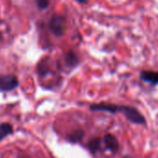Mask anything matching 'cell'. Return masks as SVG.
I'll list each match as a JSON object with an SVG mask.
<instances>
[{"instance_id":"cell-7","label":"cell","mask_w":158,"mask_h":158,"mask_svg":"<svg viewBox=\"0 0 158 158\" xmlns=\"http://www.w3.org/2000/svg\"><path fill=\"white\" fill-rule=\"evenodd\" d=\"M65 62H66V64L68 66L73 67V66H75L77 64L78 59H77L76 55L73 52L70 51V52H67L66 55H65Z\"/></svg>"},{"instance_id":"cell-3","label":"cell","mask_w":158,"mask_h":158,"mask_svg":"<svg viewBox=\"0 0 158 158\" xmlns=\"http://www.w3.org/2000/svg\"><path fill=\"white\" fill-rule=\"evenodd\" d=\"M18 78L15 75H0V91H10L18 86Z\"/></svg>"},{"instance_id":"cell-6","label":"cell","mask_w":158,"mask_h":158,"mask_svg":"<svg viewBox=\"0 0 158 158\" xmlns=\"http://www.w3.org/2000/svg\"><path fill=\"white\" fill-rule=\"evenodd\" d=\"M12 133V127L8 123L0 124V140Z\"/></svg>"},{"instance_id":"cell-4","label":"cell","mask_w":158,"mask_h":158,"mask_svg":"<svg viewBox=\"0 0 158 158\" xmlns=\"http://www.w3.org/2000/svg\"><path fill=\"white\" fill-rule=\"evenodd\" d=\"M140 80L152 86H158V72L143 70L139 73Z\"/></svg>"},{"instance_id":"cell-5","label":"cell","mask_w":158,"mask_h":158,"mask_svg":"<svg viewBox=\"0 0 158 158\" xmlns=\"http://www.w3.org/2000/svg\"><path fill=\"white\" fill-rule=\"evenodd\" d=\"M104 143L106 147L112 152H115L118 150V141L116 138L112 134H107L104 137Z\"/></svg>"},{"instance_id":"cell-8","label":"cell","mask_w":158,"mask_h":158,"mask_svg":"<svg viewBox=\"0 0 158 158\" xmlns=\"http://www.w3.org/2000/svg\"><path fill=\"white\" fill-rule=\"evenodd\" d=\"M49 6V0H36V7L38 10H46Z\"/></svg>"},{"instance_id":"cell-9","label":"cell","mask_w":158,"mask_h":158,"mask_svg":"<svg viewBox=\"0 0 158 158\" xmlns=\"http://www.w3.org/2000/svg\"><path fill=\"white\" fill-rule=\"evenodd\" d=\"M100 148V139H93L92 141H90L89 143V149L94 152L96 151H98Z\"/></svg>"},{"instance_id":"cell-1","label":"cell","mask_w":158,"mask_h":158,"mask_svg":"<svg viewBox=\"0 0 158 158\" xmlns=\"http://www.w3.org/2000/svg\"><path fill=\"white\" fill-rule=\"evenodd\" d=\"M118 112L122 113L127 120L134 124H139V125H143L145 124V118L144 116L140 114L139 111H138L136 108L131 107V106H126V105H118Z\"/></svg>"},{"instance_id":"cell-10","label":"cell","mask_w":158,"mask_h":158,"mask_svg":"<svg viewBox=\"0 0 158 158\" xmlns=\"http://www.w3.org/2000/svg\"><path fill=\"white\" fill-rule=\"evenodd\" d=\"M76 1L79 2V3H81V4H86L88 0H76Z\"/></svg>"},{"instance_id":"cell-2","label":"cell","mask_w":158,"mask_h":158,"mask_svg":"<svg viewBox=\"0 0 158 158\" xmlns=\"http://www.w3.org/2000/svg\"><path fill=\"white\" fill-rule=\"evenodd\" d=\"M49 28L53 35L60 36L64 34L66 30V21L65 18L60 15H55L51 18L49 22Z\"/></svg>"}]
</instances>
